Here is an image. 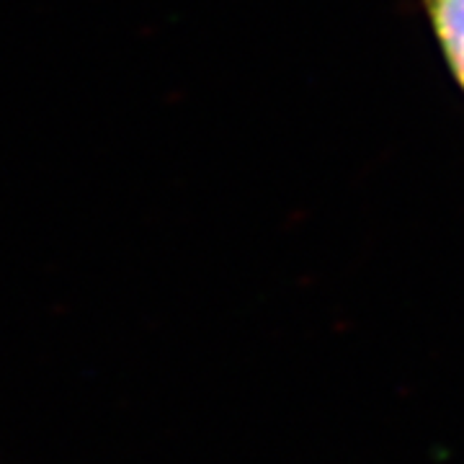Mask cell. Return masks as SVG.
Listing matches in <instances>:
<instances>
[{"mask_svg":"<svg viewBox=\"0 0 464 464\" xmlns=\"http://www.w3.org/2000/svg\"><path fill=\"white\" fill-rule=\"evenodd\" d=\"M451 75L464 91V0H418Z\"/></svg>","mask_w":464,"mask_h":464,"instance_id":"cell-1","label":"cell"}]
</instances>
